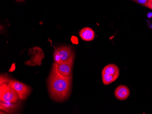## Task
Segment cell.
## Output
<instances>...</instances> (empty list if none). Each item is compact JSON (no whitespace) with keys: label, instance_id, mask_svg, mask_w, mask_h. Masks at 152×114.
<instances>
[{"label":"cell","instance_id":"obj_1","mask_svg":"<svg viewBox=\"0 0 152 114\" xmlns=\"http://www.w3.org/2000/svg\"><path fill=\"white\" fill-rule=\"evenodd\" d=\"M72 75L65 76L58 70V64H53L48 79V90L50 97L57 102H63L70 94Z\"/></svg>","mask_w":152,"mask_h":114},{"label":"cell","instance_id":"obj_2","mask_svg":"<svg viewBox=\"0 0 152 114\" xmlns=\"http://www.w3.org/2000/svg\"><path fill=\"white\" fill-rule=\"evenodd\" d=\"M10 79L1 76L0 99L3 102L17 103L20 99L19 95L9 83Z\"/></svg>","mask_w":152,"mask_h":114},{"label":"cell","instance_id":"obj_3","mask_svg":"<svg viewBox=\"0 0 152 114\" xmlns=\"http://www.w3.org/2000/svg\"><path fill=\"white\" fill-rule=\"evenodd\" d=\"M9 83L18 92L20 99H26L31 92L30 87L18 81L10 80Z\"/></svg>","mask_w":152,"mask_h":114},{"label":"cell","instance_id":"obj_4","mask_svg":"<svg viewBox=\"0 0 152 114\" xmlns=\"http://www.w3.org/2000/svg\"><path fill=\"white\" fill-rule=\"evenodd\" d=\"M75 53L72 52V55L68 59L58 65V70L60 74L65 76H69L72 75V69L74 62Z\"/></svg>","mask_w":152,"mask_h":114},{"label":"cell","instance_id":"obj_5","mask_svg":"<svg viewBox=\"0 0 152 114\" xmlns=\"http://www.w3.org/2000/svg\"><path fill=\"white\" fill-rule=\"evenodd\" d=\"M130 91L128 87L124 85H120L117 87L114 92L115 97L119 100H125L130 95Z\"/></svg>","mask_w":152,"mask_h":114},{"label":"cell","instance_id":"obj_6","mask_svg":"<svg viewBox=\"0 0 152 114\" xmlns=\"http://www.w3.org/2000/svg\"><path fill=\"white\" fill-rule=\"evenodd\" d=\"M80 37L85 41H90L94 40L95 33L92 29L85 28L81 30L79 32Z\"/></svg>","mask_w":152,"mask_h":114},{"label":"cell","instance_id":"obj_7","mask_svg":"<svg viewBox=\"0 0 152 114\" xmlns=\"http://www.w3.org/2000/svg\"><path fill=\"white\" fill-rule=\"evenodd\" d=\"M60 57L61 61L64 62L66 61L70 57L72 54V49L68 46H61L57 48Z\"/></svg>","mask_w":152,"mask_h":114},{"label":"cell","instance_id":"obj_8","mask_svg":"<svg viewBox=\"0 0 152 114\" xmlns=\"http://www.w3.org/2000/svg\"><path fill=\"white\" fill-rule=\"evenodd\" d=\"M102 73H106L118 77L120 71L118 66L113 64H111L104 67L102 70Z\"/></svg>","mask_w":152,"mask_h":114},{"label":"cell","instance_id":"obj_9","mask_svg":"<svg viewBox=\"0 0 152 114\" xmlns=\"http://www.w3.org/2000/svg\"><path fill=\"white\" fill-rule=\"evenodd\" d=\"M102 81L103 84L105 85H109L113 83L118 78V77L114 76L108 74L106 73H102Z\"/></svg>","mask_w":152,"mask_h":114},{"label":"cell","instance_id":"obj_10","mask_svg":"<svg viewBox=\"0 0 152 114\" xmlns=\"http://www.w3.org/2000/svg\"><path fill=\"white\" fill-rule=\"evenodd\" d=\"M53 58L55 63L58 64V65L60 64L61 63L63 62L61 59L59 55L57 49L55 51L54 53Z\"/></svg>","mask_w":152,"mask_h":114},{"label":"cell","instance_id":"obj_11","mask_svg":"<svg viewBox=\"0 0 152 114\" xmlns=\"http://www.w3.org/2000/svg\"><path fill=\"white\" fill-rule=\"evenodd\" d=\"M133 1L136 2L137 3H139L142 6L148 7V4L149 0H133Z\"/></svg>","mask_w":152,"mask_h":114},{"label":"cell","instance_id":"obj_12","mask_svg":"<svg viewBox=\"0 0 152 114\" xmlns=\"http://www.w3.org/2000/svg\"><path fill=\"white\" fill-rule=\"evenodd\" d=\"M148 8L152 10V0H149L148 4Z\"/></svg>","mask_w":152,"mask_h":114},{"label":"cell","instance_id":"obj_13","mask_svg":"<svg viewBox=\"0 0 152 114\" xmlns=\"http://www.w3.org/2000/svg\"><path fill=\"white\" fill-rule=\"evenodd\" d=\"M18 1H23V0H17Z\"/></svg>","mask_w":152,"mask_h":114}]
</instances>
